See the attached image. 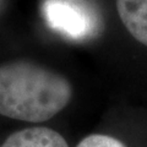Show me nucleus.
Returning <instances> with one entry per match:
<instances>
[{
  "label": "nucleus",
  "instance_id": "obj_5",
  "mask_svg": "<svg viewBox=\"0 0 147 147\" xmlns=\"http://www.w3.org/2000/svg\"><path fill=\"white\" fill-rule=\"evenodd\" d=\"M76 147H126L115 137L102 135V134H93L85 137Z\"/></svg>",
  "mask_w": 147,
  "mask_h": 147
},
{
  "label": "nucleus",
  "instance_id": "obj_1",
  "mask_svg": "<svg viewBox=\"0 0 147 147\" xmlns=\"http://www.w3.org/2000/svg\"><path fill=\"white\" fill-rule=\"evenodd\" d=\"M72 87L65 77L31 61L0 65V114L28 123H43L69 104Z\"/></svg>",
  "mask_w": 147,
  "mask_h": 147
},
{
  "label": "nucleus",
  "instance_id": "obj_2",
  "mask_svg": "<svg viewBox=\"0 0 147 147\" xmlns=\"http://www.w3.org/2000/svg\"><path fill=\"white\" fill-rule=\"evenodd\" d=\"M42 10L50 28L71 39H87L100 27L96 10L82 0H44Z\"/></svg>",
  "mask_w": 147,
  "mask_h": 147
},
{
  "label": "nucleus",
  "instance_id": "obj_3",
  "mask_svg": "<svg viewBox=\"0 0 147 147\" xmlns=\"http://www.w3.org/2000/svg\"><path fill=\"white\" fill-rule=\"evenodd\" d=\"M0 147H69V145L53 129L36 126L9 135Z\"/></svg>",
  "mask_w": 147,
  "mask_h": 147
},
{
  "label": "nucleus",
  "instance_id": "obj_4",
  "mask_svg": "<svg viewBox=\"0 0 147 147\" xmlns=\"http://www.w3.org/2000/svg\"><path fill=\"white\" fill-rule=\"evenodd\" d=\"M117 9L126 30L147 47V0H117Z\"/></svg>",
  "mask_w": 147,
  "mask_h": 147
}]
</instances>
